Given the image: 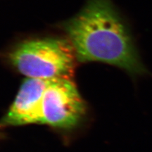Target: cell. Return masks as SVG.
I'll return each instance as SVG.
<instances>
[{"label": "cell", "mask_w": 152, "mask_h": 152, "mask_svg": "<svg viewBox=\"0 0 152 152\" xmlns=\"http://www.w3.org/2000/svg\"><path fill=\"white\" fill-rule=\"evenodd\" d=\"M78 63H101L125 71L133 79L151 75L130 26L112 0H87L73 17L58 24Z\"/></svg>", "instance_id": "1"}, {"label": "cell", "mask_w": 152, "mask_h": 152, "mask_svg": "<svg viewBox=\"0 0 152 152\" xmlns=\"http://www.w3.org/2000/svg\"><path fill=\"white\" fill-rule=\"evenodd\" d=\"M11 66L26 78H73L78 63L73 46L65 37L46 36L19 42L7 55Z\"/></svg>", "instance_id": "2"}, {"label": "cell", "mask_w": 152, "mask_h": 152, "mask_svg": "<svg viewBox=\"0 0 152 152\" xmlns=\"http://www.w3.org/2000/svg\"><path fill=\"white\" fill-rule=\"evenodd\" d=\"M73 79L48 80L42 101L41 124L72 130L82 122L87 106Z\"/></svg>", "instance_id": "3"}, {"label": "cell", "mask_w": 152, "mask_h": 152, "mask_svg": "<svg viewBox=\"0 0 152 152\" xmlns=\"http://www.w3.org/2000/svg\"><path fill=\"white\" fill-rule=\"evenodd\" d=\"M48 80L26 78L0 121V128L41 124L42 101Z\"/></svg>", "instance_id": "4"}]
</instances>
